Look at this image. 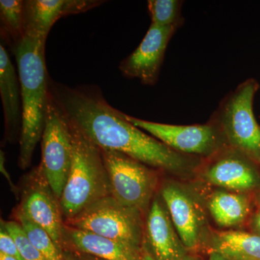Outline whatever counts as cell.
Segmentation results:
<instances>
[{
  "mask_svg": "<svg viewBox=\"0 0 260 260\" xmlns=\"http://www.w3.org/2000/svg\"><path fill=\"white\" fill-rule=\"evenodd\" d=\"M182 260H197L194 256L186 255Z\"/></svg>",
  "mask_w": 260,
  "mask_h": 260,
  "instance_id": "cell-29",
  "label": "cell"
},
{
  "mask_svg": "<svg viewBox=\"0 0 260 260\" xmlns=\"http://www.w3.org/2000/svg\"><path fill=\"white\" fill-rule=\"evenodd\" d=\"M19 210L47 231L61 249L66 227L63 223L60 203L39 167L29 175Z\"/></svg>",
  "mask_w": 260,
  "mask_h": 260,
  "instance_id": "cell-9",
  "label": "cell"
},
{
  "mask_svg": "<svg viewBox=\"0 0 260 260\" xmlns=\"http://www.w3.org/2000/svg\"><path fill=\"white\" fill-rule=\"evenodd\" d=\"M259 84L249 79L224 101L218 111V127L236 150L260 164V126L253 112Z\"/></svg>",
  "mask_w": 260,
  "mask_h": 260,
  "instance_id": "cell-4",
  "label": "cell"
},
{
  "mask_svg": "<svg viewBox=\"0 0 260 260\" xmlns=\"http://www.w3.org/2000/svg\"><path fill=\"white\" fill-rule=\"evenodd\" d=\"M144 245L155 260H182L186 247L172 223L167 209L155 198L152 203L145 225Z\"/></svg>",
  "mask_w": 260,
  "mask_h": 260,
  "instance_id": "cell-12",
  "label": "cell"
},
{
  "mask_svg": "<svg viewBox=\"0 0 260 260\" xmlns=\"http://www.w3.org/2000/svg\"><path fill=\"white\" fill-rule=\"evenodd\" d=\"M78 250L104 260H142V249L87 231L65 229V239Z\"/></svg>",
  "mask_w": 260,
  "mask_h": 260,
  "instance_id": "cell-15",
  "label": "cell"
},
{
  "mask_svg": "<svg viewBox=\"0 0 260 260\" xmlns=\"http://www.w3.org/2000/svg\"><path fill=\"white\" fill-rule=\"evenodd\" d=\"M209 209L219 225L232 227L245 220L249 212V203L244 195L218 191L212 196Z\"/></svg>",
  "mask_w": 260,
  "mask_h": 260,
  "instance_id": "cell-18",
  "label": "cell"
},
{
  "mask_svg": "<svg viewBox=\"0 0 260 260\" xmlns=\"http://www.w3.org/2000/svg\"><path fill=\"white\" fill-rule=\"evenodd\" d=\"M49 93L70 124L99 148L169 172L189 165L185 155L126 120L124 113L112 107L97 86L70 87L50 79Z\"/></svg>",
  "mask_w": 260,
  "mask_h": 260,
  "instance_id": "cell-1",
  "label": "cell"
},
{
  "mask_svg": "<svg viewBox=\"0 0 260 260\" xmlns=\"http://www.w3.org/2000/svg\"><path fill=\"white\" fill-rule=\"evenodd\" d=\"M105 3L101 0H26L24 1L25 37L47 40L54 24L62 17L79 14Z\"/></svg>",
  "mask_w": 260,
  "mask_h": 260,
  "instance_id": "cell-11",
  "label": "cell"
},
{
  "mask_svg": "<svg viewBox=\"0 0 260 260\" xmlns=\"http://www.w3.org/2000/svg\"><path fill=\"white\" fill-rule=\"evenodd\" d=\"M112 196L130 208L145 210L156 186V175L143 162L114 150L101 149Z\"/></svg>",
  "mask_w": 260,
  "mask_h": 260,
  "instance_id": "cell-7",
  "label": "cell"
},
{
  "mask_svg": "<svg viewBox=\"0 0 260 260\" xmlns=\"http://www.w3.org/2000/svg\"><path fill=\"white\" fill-rule=\"evenodd\" d=\"M0 95L8 139L20 135L23 120L20 80L8 51L0 45Z\"/></svg>",
  "mask_w": 260,
  "mask_h": 260,
  "instance_id": "cell-14",
  "label": "cell"
},
{
  "mask_svg": "<svg viewBox=\"0 0 260 260\" xmlns=\"http://www.w3.org/2000/svg\"><path fill=\"white\" fill-rule=\"evenodd\" d=\"M161 196L181 242L186 249H194L199 244L201 229L194 201L187 193L174 184L164 186Z\"/></svg>",
  "mask_w": 260,
  "mask_h": 260,
  "instance_id": "cell-13",
  "label": "cell"
},
{
  "mask_svg": "<svg viewBox=\"0 0 260 260\" xmlns=\"http://www.w3.org/2000/svg\"><path fill=\"white\" fill-rule=\"evenodd\" d=\"M209 260H228L225 259V257H223V256L219 254L218 253L213 252L212 251L211 254H210Z\"/></svg>",
  "mask_w": 260,
  "mask_h": 260,
  "instance_id": "cell-27",
  "label": "cell"
},
{
  "mask_svg": "<svg viewBox=\"0 0 260 260\" xmlns=\"http://www.w3.org/2000/svg\"><path fill=\"white\" fill-rule=\"evenodd\" d=\"M212 251L228 260H260V236L235 231L215 233L210 240Z\"/></svg>",
  "mask_w": 260,
  "mask_h": 260,
  "instance_id": "cell-17",
  "label": "cell"
},
{
  "mask_svg": "<svg viewBox=\"0 0 260 260\" xmlns=\"http://www.w3.org/2000/svg\"><path fill=\"white\" fill-rule=\"evenodd\" d=\"M253 225H254V229L257 232L258 235L260 236V211L254 216Z\"/></svg>",
  "mask_w": 260,
  "mask_h": 260,
  "instance_id": "cell-26",
  "label": "cell"
},
{
  "mask_svg": "<svg viewBox=\"0 0 260 260\" xmlns=\"http://www.w3.org/2000/svg\"><path fill=\"white\" fill-rule=\"evenodd\" d=\"M142 260H155L144 244L142 248Z\"/></svg>",
  "mask_w": 260,
  "mask_h": 260,
  "instance_id": "cell-25",
  "label": "cell"
},
{
  "mask_svg": "<svg viewBox=\"0 0 260 260\" xmlns=\"http://www.w3.org/2000/svg\"><path fill=\"white\" fill-rule=\"evenodd\" d=\"M176 29L152 23L139 47L119 64L121 73L127 78L140 80L144 85H155L168 44Z\"/></svg>",
  "mask_w": 260,
  "mask_h": 260,
  "instance_id": "cell-10",
  "label": "cell"
},
{
  "mask_svg": "<svg viewBox=\"0 0 260 260\" xmlns=\"http://www.w3.org/2000/svg\"><path fill=\"white\" fill-rule=\"evenodd\" d=\"M0 171H1L2 174L5 176L6 178L7 181L9 183L10 188H11L12 191L14 192L15 195L18 194V188L16 186L13 184V181H12L11 177H10L9 173L7 171L6 167H5V153H3V150L0 152Z\"/></svg>",
  "mask_w": 260,
  "mask_h": 260,
  "instance_id": "cell-24",
  "label": "cell"
},
{
  "mask_svg": "<svg viewBox=\"0 0 260 260\" xmlns=\"http://www.w3.org/2000/svg\"><path fill=\"white\" fill-rule=\"evenodd\" d=\"M1 222L2 225L13 237L24 260H47L29 241L23 228L18 222L3 220Z\"/></svg>",
  "mask_w": 260,
  "mask_h": 260,
  "instance_id": "cell-22",
  "label": "cell"
},
{
  "mask_svg": "<svg viewBox=\"0 0 260 260\" xmlns=\"http://www.w3.org/2000/svg\"><path fill=\"white\" fill-rule=\"evenodd\" d=\"M0 260H18L16 258L13 257V256L5 255L4 254L0 253Z\"/></svg>",
  "mask_w": 260,
  "mask_h": 260,
  "instance_id": "cell-28",
  "label": "cell"
},
{
  "mask_svg": "<svg viewBox=\"0 0 260 260\" xmlns=\"http://www.w3.org/2000/svg\"><path fill=\"white\" fill-rule=\"evenodd\" d=\"M206 180L213 185L230 190H251L258 184L257 174L246 160L229 155L219 159L205 173Z\"/></svg>",
  "mask_w": 260,
  "mask_h": 260,
  "instance_id": "cell-16",
  "label": "cell"
},
{
  "mask_svg": "<svg viewBox=\"0 0 260 260\" xmlns=\"http://www.w3.org/2000/svg\"><path fill=\"white\" fill-rule=\"evenodd\" d=\"M69 227L87 231L142 249L145 227L140 211L111 196L103 198L67 221Z\"/></svg>",
  "mask_w": 260,
  "mask_h": 260,
  "instance_id": "cell-5",
  "label": "cell"
},
{
  "mask_svg": "<svg viewBox=\"0 0 260 260\" xmlns=\"http://www.w3.org/2000/svg\"><path fill=\"white\" fill-rule=\"evenodd\" d=\"M70 126L73 160L68 181L59 200L61 212L67 221L99 200L112 195L110 181L100 148L70 123Z\"/></svg>",
  "mask_w": 260,
  "mask_h": 260,
  "instance_id": "cell-3",
  "label": "cell"
},
{
  "mask_svg": "<svg viewBox=\"0 0 260 260\" xmlns=\"http://www.w3.org/2000/svg\"><path fill=\"white\" fill-rule=\"evenodd\" d=\"M18 223L21 225L29 241L47 260H65L58 247L47 231L32 222L20 210L16 213Z\"/></svg>",
  "mask_w": 260,
  "mask_h": 260,
  "instance_id": "cell-20",
  "label": "cell"
},
{
  "mask_svg": "<svg viewBox=\"0 0 260 260\" xmlns=\"http://www.w3.org/2000/svg\"><path fill=\"white\" fill-rule=\"evenodd\" d=\"M0 253L13 256L18 260H24L13 237L2 224L0 230Z\"/></svg>",
  "mask_w": 260,
  "mask_h": 260,
  "instance_id": "cell-23",
  "label": "cell"
},
{
  "mask_svg": "<svg viewBox=\"0 0 260 260\" xmlns=\"http://www.w3.org/2000/svg\"><path fill=\"white\" fill-rule=\"evenodd\" d=\"M0 19L2 37L9 42L13 50L25 37L24 1L1 0Z\"/></svg>",
  "mask_w": 260,
  "mask_h": 260,
  "instance_id": "cell-19",
  "label": "cell"
},
{
  "mask_svg": "<svg viewBox=\"0 0 260 260\" xmlns=\"http://www.w3.org/2000/svg\"><path fill=\"white\" fill-rule=\"evenodd\" d=\"M87 260H104V259H99V258L94 257V258H91V259H88Z\"/></svg>",
  "mask_w": 260,
  "mask_h": 260,
  "instance_id": "cell-30",
  "label": "cell"
},
{
  "mask_svg": "<svg viewBox=\"0 0 260 260\" xmlns=\"http://www.w3.org/2000/svg\"><path fill=\"white\" fill-rule=\"evenodd\" d=\"M181 2L177 0H150L148 2V10L151 16L152 23L158 26H179Z\"/></svg>",
  "mask_w": 260,
  "mask_h": 260,
  "instance_id": "cell-21",
  "label": "cell"
},
{
  "mask_svg": "<svg viewBox=\"0 0 260 260\" xmlns=\"http://www.w3.org/2000/svg\"><path fill=\"white\" fill-rule=\"evenodd\" d=\"M45 44V39L25 36L13 49L23 108L18 158L19 166L23 169L31 164L45 125L50 80L46 66Z\"/></svg>",
  "mask_w": 260,
  "mask_h": 260,
  "instance_id": "cell-2",
  "label": "cell"
},
{
  "mask_svg": "<svg viewBox=\"0 0 260 260\" xmlns=\"http://www.w3.org/2000/svg\"><path fill=\"white\" fill-rule=\"evenodd\" d=\"M124 116L133 125L180 153L210 155L220 146L222 133L215 124L172 125L143 120L125 114Z\"/></svg>",
  "mask_w": 260,
  "mask_h": 260,
  "instance_id": "cell-8",
  "label": "cell"
},
{
  "mask_svg": "<svg viewBox=\"0 0 260 260\" xmlns=\"http://www.w3.org/2000/svg\"><path fill=\"white\" fill-rule=\"evenodd\" d=\"M73 151L69 121L49 93L39 167L59 200L69 177Z\"/></svg>",
  "mask_w": 260,
  "mask_h": 260,
  "instance_id": "cell-6",
  "label": "cell"
}]
</instances>
